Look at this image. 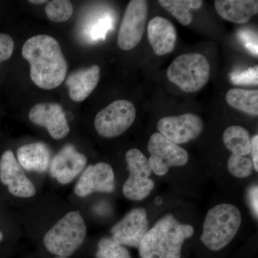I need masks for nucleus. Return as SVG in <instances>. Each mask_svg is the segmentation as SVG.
I'll return each instance as SVG.
<instances>
[{
  "label": "nucleus",
  "mask_w": 258,
  "mask_h": 258,
  "mask_svg": "<svg viewBox=\"0 0 258 258\" xmlns=\"http://www.w3.org/2000/svg\"><path fill=\"white\" fill-rule=\"evenodd\" d=\"M22 55L30 64V78L39 88L58 87L64 81L68 64L58 42L54 37L39 35L24 44Z\"/></svg>",
  "instance_id": "obj_1"
},
{
  "label": "nucleus",
  "mask_w": 258,
  "mask_h": 258,
  "mask_svg": "<svg viewBox=\"0 0 258 258\" xmlns=\"http://www.w3.org/2000/svg\"><path fill=\"white\" fill-rule=\"evenodd\" d=\"M194 232L192 226L180 223L172 215H166L144 236L139 247L140 257L181 258L182 244Z\"/></svg>",
  "instance_id": "obj_2"
},
{
  "label": "nucleus",
  "mask_w": 258,
  "mask_h": 258,
  "mask_svg": "<svg viewBox=\"0 0 258 258\" xmlns=\"http://www.w3.org/2000/svg\"><path fill=\"white\" fill-rule=\"evenodd\" d=\"M241 223L242 215L237 207L220 204L209 210L200 239L210 250H221L233 240Z\"/></svg>",
  "instance_id": "obj_3"
},
{
  "label": "nucleus",
  "mask_w": 258,
  "mask_h": 258,
  "mask_svg": "<svg viewBox=\"0 0 258 258\" xmlns=\"http://www.w3.org/2000/svg\"><path fill=\"white\" fill-rule=\"evenodd\" d=\"M86 226L79 211L70 212L60 219L44 237V244L51 253L66 257L82 244Z\"/></svg>",
  "instance_id": "obj_4"
},
{
  "label": "nucleus",
  "mask_w": 258,
  "mask_h": 258,
  "mask_svg": "<svg viewBox=\"0 0 258 258\" xmlns=\"http://www.w3.org/2000/svg\"><path fill=\"white\" fill-rule=\"evenodd\" d=\"M210 75V62L200 53L178 56L167 70L169 81L187 93L201 90L208 83Z\"/></svg>",
  "instance_id": "obj_5"
},
{
  "label": "nucleus",
  "mask_w": 258,
  "mask_h": 258,
  "mask_svg": "<svg viewBox=\"0 0 258 258\" xmlns=\"http://www.w3.org/2000/svg\"><path fill=\"white\" fill-rule=\"evenodd\" d=\"M137 111L132 102L117 100L98 112L95 128L104 138H114L124 133L135 120Z\"/></svg>",
  "instance_id": "obj_6"
},
{
  "label": "nucleus",
  "mask_w": 258,
  "mask_h": 258,
  "mask_svg": "<svg viewBox=\"0 0 258 258\" xmlns=\"http://www.w3.org/2000/svg\"><path fill=\"white\" fill-rule=\"evenodd\" d=\"M125 160L129 176L123 184V195L128 200L140 201L154 187V181L149 178L152 171L149 159L139 149H132L125 154Z\"/></svg>",
  "instance_id": "obj_7"
},
{
  "label": "nucleus",
  "mask_w": 258,
  "mask_h": 258,
  "mask_svg": "<svg viewBox=\"0 0 258 258\" xmlns=\"http://www.w3.org/2000/svg\"><path fill=\"white\" fill-rule=\"evenodd\" d=\"M147 148L151 154L149 165L156 175H165L169 168L184 166L189 160L188 153L184 149L159 133L152 134Z\"/></svg>",
  "instance_id": "obj_8"
},
{
  "label": "nucleus",
  "mask_w": 258,
  "mask_h": 258,
  "mask_svg": "<svg viewBox=\"0 0 258 258\" xmlns=\"http://www.w3.org/2000/svg\"><path fill=\"white\" fill-rule=\"evenodd\" d=\"M148 3L145 0H132L125 9L118 34V45L123 50H131L143 37L147 23Z\"/></svg>",
  "instance_id": "obj_9"
},
{
  "label": "nucleus",
  "mask_w": 258,
  "mask_h": 258,
  "mask_svg": "<svg viewBox=\"0 0 258 258\" xmlns=\"http://www.w3.org/2000/svg\"><path fill=\"white\" fill-rule=\"evenodd\" d=\"M158 130L173 143L184 144L196 139L203 133V120L195 113L166 116L158 122Z\"/></svg>",
  "instance_id": "obj_10"
},
{
  "label": "nucleus",
  "mask_w": 258,
  "mask_h": 258,
  "mask_svg": "<svg viewBox=\"0 0 258 258\" xmlns=\"http://www.w3.org/2000/svg\"><path fill=\"white\" fill-rule=\"evenodd\" d=\"M149 228L147 214L143 208L128 212L111 230L112 239L121 245L139 247Z\"/></svg>",
  "instance_id": "obj_11"
},
{
  "label": "nucleus",
  "mask_w": 258,
  "mask_h": 258,
  "mask_svg": "<svg viewBox=\"0 0 258 258\" xmlns=\"http://www.w3.org/2000/svg\"><path fill=\"white\" fill-rule=\"evenodd\" d=\"M0 181L8 186L11 195L18 198H31L36 192L12 151H6L0 159Z\"/></svg>",
  "instance_id": "obj_12"
},
{
  "label": "nucleus",
  "mask_w": 258,
  "mask_h": 258,
  "mask_svg": "<svg viewBox=\"0 0 258 258\" xmlns=\"http://www.w3.org/2000/svg\"><path fill=\"white\" fill-rule=\"evenodd\" d=\"M29 119L35 124L46 128L51 137L56 140L64 138L70 132L63 108L57 103H37L29 112Z\"/></svg>",
  "instance_id": "obj_13"
},
{
  "label": "nucleus",
  "mask_w": 258,
  "mask_h": 258,
  "mask_svg": "<svg viewBox=\"0 0 258 258\" xmlns=\"http://www.w3.org/2000/svg\"><path fill=\"white\" fill-rule=\"evenodd\" d=\"M115 189L114 173L107 163L90 165L83 171L75 187V192L84 198L94 192H113Z\"/></svg>",
  "instance_id": "obj_14"
},
{
  "label": "nucleus",
  "mask_w": 258,
  "mask_h": 258,
  "mask_svg": "<svg viewBox=\"0 0 258 258\" xmlns=\"http://www.w3.org/2000/svg\"><path fill=\"white\" fill-rule=\"evenodd\" d=\"M87 158L71 144L64 146L52 159L50 174L60 184L71 182L84 169Z\"/></svg>",
  "instance_id": "obj_15"
},
{
  "label": "nucleus",
  "mask_w": 258,
  "mask_h": 258,
  "mask_svg": "<svg viewBox=\"0 0 258 258\" xmlns=\"http://www.w3.org/2000/svg\"><path fill=\"white\" fill-rule=\"evenodd\" d=\"M148 38L156 55L170 53L175 47V27L167 19L157 16L148 24Z\"/></svg>",
  "instance_id": "obj_16"
},
{
  "label": "nucleus",
  "mask_w": 258,
  "mask_h": 258,
  "mask_svg": "<svg viewBox=\"0 0 258 258\" xmlns=\"http://www.w3.org/2000/svg\"><path fill=\"white\" fill-rule=\"evenodd\" d=\"M101 69L97 64L81 69L70 74L66 81L69 95L73 101L81 102L94 91L100 81Z\"/></svg>",
  "instance_id": "obj_17"
},
{
  "label": "nucleus",
  "mask_w": 258,
  "mask_h": 258,
  "mask_svg": "<svg viewBox=\"0 0 258 258\" xmlns=\"http://www.w3.org/2000/svg\"><path fill=\"white\" fill-rule=\"evenodd\" d=\"M215 8L224 20L237 24L247 23L258 13L255 0H216Z\"/></svg>",
  "instance_id": "obj_18"
},
{
  "label": "nucleus",
  "mask_w": 258,
  "mask_h": 258,
  "mask_svg": "<svg viewBox=\"0 0 258 258\" xmlns=\"http://www.w3.org/2000/svg\"><path fill=\"white\" fill-rule=\"evenodd\" d=\"M17 156L19 164L25 170L43 172L50 164L51 153L46 144L36 142L19 148Z\"/></svg>",
  "instance_id": "obj_19"
},
{
  "label": "nucleus",
  "mask_w": 258,
  "mask_h": 258,
  "mask_svg": "<svg viewBox=\"0 0 258 258\" xmlns=\"http://www.w3.org/2000/svg\"><path fill=\"white\" fill-rule=\"evenodd\" d=\"M226 101L231 107L238 111L253 116H257V90L232 88L226 94Z\"/></svg>",
  "instance_id": "obj_20"
},
{
  "label": "nucleus",
  "mask_w": 258,
  "mask_h": 258,
  "mask_svg": "<svg viewBox=\"0 0 258 258\" xmlns=\"http://www.w3.org/2000/svg\"><path fill=\"white\" fill-rule=\"evenodd\" d=\"M226 148L233 155L244 157L250 153L251 139L248 131L240 125H232L223 133Z\"/></svg>",
  "instance_id": "obj_21"
},
{
  "label": "nucleus",
  "mask_w": 258,
  "mask_h": 258,
  "mask_svg": "<svg viewBox=\"0 0 258 258\" xmlns=\"http://www.w3.org/2000/svg\"><path fill=\"white\" fill-rule=\"evenodd\" d=\"M158 3L184 26L192 21L190 10L200 9L203 5L202 0H159Z\"/></svg>",
  "instance_id": "obj_22"
},
{
  "label": "nucleus",
  "mask_w": 258,
  "mask_h": 258,
  "mask_svg": "<svg viewBox=\"0 0 258 258\" xmlns=\"http://www.w3.org/2000/svg\"><path fill=\"white\" fill-rule=\"evenodd\" d=\"M47 18L55 23H64L72 17L74 7L68 0H53L45 7Z\"/></svg>",
  "instance_id": "obj_23"
},
{
  "label": "nucleus",
  "mask_w": 258,
  "mask_h": 258,
  "mask_svg": "<svg viewBox=\"0 0 258 258\" xmlns=\"http://www.w3.org/2000/svg\"><path fill=\"white\" fill-rule=\"evenodd\" d=\"M96 258H132L128 249L112 238H103L98 243Z\"/></svg>",
  "instance_id": "obj_24"
},
{
  "label": "nucleus",
  "mask_w": 258,
  "mask_h": 258,
  "mask_svg": "<svg viewBox=\"0 0 258 258\" xmlns=\"http://www.w3.org/2000/svg\"><path fill=\"white\" fill-rule=\"evenodd\" d=\"M252 161L249 158L241 156H230L227 162V168L232 176L240 179L247 177L252 174Z\"/></svg>",
  "instance_id": "obj_25"
},
{
  "label": "nucleus",
  "mask_w": 258,
  "mask_h": 258,
  "mask_svg": "<svg viewBox=\"0 0 258 258\" xmlns=\"http://www.w3.org/2000/svg\"><path fill=\"white\" fill-rule=\"evenodd\" d=\"M235 84L257 85V66L249 69L239 74H233L231 77Z\"/></svg>",
  "instance_id": "obj_26"
},
{
  "label": "nucleus",
  "mask_w": 258,
  "mask_h": 258,
  "mask_svg": "<svg viewBox=\"0 0 258 258\" xmlns=\"http://www.w3.org/2000/svg\"><path fill=\"white\" fill-rule=\"evenodd\" d=\"M14 40L8 34L0 33V62L8 60L14 50Z\"/></svg>",
  "instance_id": "obj_27"
},
{
  "label": "nucleus",
  "mask_w": 258,
  "mask_h": 258,
  "mask_svg": "<svg viewBox=\"0 0 258 258\" xmlns=\"http://www.w3.org/2000/svg\"><path fill=\"white\" fill-rule=\"evenodd\" d=\"M239 37L244 46L247 47L252 53L257 55V36L255 32L250 30H243L239 31Z\"/></svg>",
  "instance_id": "obj_28"
},
{
  "label": "nucleus",
  "mask_w": 258,
  "mask_h": 258,
  "mask_svg": "<svg viewBox=\"0 0 258 258\" xmlns=\"http://www.w3.org/2000/svg\"><path fill=\"white\" fill-rule=\"evenodd\" d=\"M250 153L252 154V164L256 171H258V136L255 135L251 139Z\"/></svg>",
  "instance_id": "obj_29"
},
{
  "label": "nucleus",
  "mask_w": 258,
  "mask_h": 258,
  "mask_svg": "<svg viewBox=\"0 0 258 258\" xmlns=\"http://www.w3.org/2000/svg\"><path fill=\"white\" fill-rule=\"evenodd\" d=\"M257 195V186H254L253 189L251 191L250 195H249V200H250L251 207H252L256 216H257L258 212Z\"/></svg>",
  "instance_id": "obj_30"
},
{
  "label": "nucleus",
  "mask_w": 258,
  "mask_h": 258,
  "mask_svg": "<svg viewBox=\"0 0 258 258\" xmlns=\"http://www.w3.org/2000/svg\"><path fill=\"white\" fill-rule=\"evenodd\" d=\"M29 3L33 5H42L44 3H47V1H45V0H30Z\"/></svg>",
  "instance_id": "obj_31"
},
{
  "label": "nucleus",
  "mask_w": 258,
  "mask_h": 258,
  "mask_svg": "<svg viewBox=\"0 0 258 258\" xmlns=\"http://www.w3.org/2000/svg\"><path fill=\"white\" fill-rule=\"evenodd\" d=\"M155 203L157 204V205H160V204L162 203V199L161 198H156Z\"/></svg>",
  "instance_id": "obj_32"
},
{
  "label": "nucleus",
  "mask_w": 258,
  "mask_h": 258,
  "mask_svg": "<svg viewBox=\"0 0 258 258\" xmlns=\"http://www.w3.org/2000/svg\"><path fill=\"white\" fill-rule=\"evenodd\" d=\"M3 233H2L1 232H0V242H1L2 240H3Z\"/></svg>",
  "instance_id": "obj_33"
},
{
  "label": "nucleus",
  "mask_w": 258,
  "mask_h": 258,
  "mask_svg": "<svg viewBox=\"0 0 258 258\" xmlns=\"http://www.w3.org/2000/svg\"><path fill=\"white\" fill-rule=\"evenodd\" d=\"M55 258H66V257H55Z\"/></svg>",
  "instance_id": "obj_34"
}]
</instances>
